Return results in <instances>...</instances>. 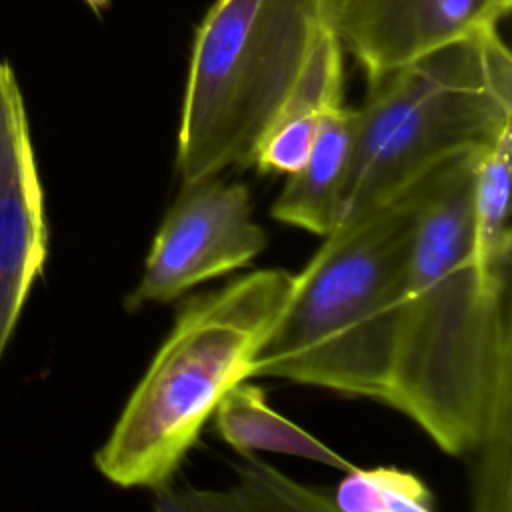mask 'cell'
Instances as JSON below:
<instances>
[{
    "label": "cell",
    "instance_id": "6da1fadb",
    "mask_svg": "<svg viewBox=\"0 0 512 512\" xmlns=\"http://www.w3.org/2000/svg\"><path fill=\"white\" fill-rule=\"evenodd\" d=\"M478 150L438 168L420 210L406 264L388 404L444 452L474 456V506L506 512L510 288L486 290L474 264L470 192Z\"/></svg>",
    "mask_w": 512,
    "mask_h": 512
},
{
    "label": "cell",
    "instance_id": "7a4b0ae2",
    "mask_svg": "<svg viewBox=\"0 0 512 512\" xmlns=\"http://www.w3.org/2000/svg\"><path fill=\"white\" fill-rule=\"evenodd\" d=\"M438 168L322 236L252 376L390 402L410 244Z\"/></svg>",
    "mask_w": 512,
    "mask_h": 512
},
{
    "label": "cell",
    "instance_id": "3957f363",
    "mask_svg": "<svg viewBox=\"0 0 512 512\" xmlns=\"http://www.w3.org/2000/svg\"><path fill=\"white\" fill-rule=\"evenodd\" d=\"M296 274L280 268L236 278L200 294L128 398L96 468L122 488H164L224 394L252 378L260 346L282 314Z\"/></svg>",
    "mask_w": 512,
    "mask_h": 512
},
{
    "label": "cell",
    "instance_id": "277c9868",
    "mask_svg": "<svg viewBox=\"0 0 512 512\" xmlns=\"http://www.w3.org/2000/svg\"><path fill=\"white\" fill-rule=\"evenodd\" d=\"M352 116L338 226L512 126L510 50L496 28L444 44L368 82Z\"/></svg>",
    "mask_w": 512,
    "mask_h": 512
},
{
    "label": "cell",
    "instance_id": "5b68a950",
    "mask_svg": "<svg viewBox=\"0 0 512 512\" xmlns=\"http://www.w3.org/2000/svg\"><path fill=\"white\" fill-rule=\"evenodd\" d=\"M332 28V0H216L208 8L194 34L178 128L182 182L254 164Z\"/></svg>",
    "mask_w": 512,
    "mask_h": 512
},
{
    "label": "cell",
    "instance_id": "8992f818",
    "mask_svg": "<svg viewBox=\"0 0 512 512\" xmlns=\"http://www.w3.org/2000/svg\"><path fill=\"white\" fill-rule=\"evenodd\" d=\"M264 246L266 232L252 220L244 184L218 176L182 182L126 306L170 302L204 280L246 266Z\"/></svg>",
    "mask_w": 512,
    "mask_h": 512
},
{
    "label": "cell",
    "instance_id": "52a82bcc",
    "mask_svg": "<svg viewBox=\"0 0 512 512\" xmlns=\"http://www.w3.org/2000/svg\"><path fill=\"white\" fill-rule=\"evenodd\" d=\"M48 254L44 192L14 68L0 60V360Z\"/></svg>",
    "mask_w": 512,
    "mask_h": 512
},
{
    "label": "cell",
    "instance_id": "ba28073f",
    "mask_svg": "<svg viewBox=\"0 0 512 512\" xmlns=\"http://www.w3.org/2000/svg\"><path fill=\"white\" fill-rule=\"evenodd\" d=\"M512 0H332V26L366 80L480 30L496 28Z\"/></svg>",
    "mask_w": 512,
    "mask_h": 512
},
{
    "label": "cell",
    "instance_id": "9c48e42d",
    "mask_svg": "<svg viewBox=\"0 0 512 512\" xmlns=\"http://www.w3.org/2000/svg\"><path fill=\"white\" fill-rule=\"evenodd\" d=\"M354 142L352 108L334 102L316 132L304 164L288 176L272 204V216L318 236L330 234L340 220V204L350 172Z\"/></svg>",
    "mask_w": 512,
    "mask_h": 512
},
{
    "label": "cell",
    "instance_id": "30bf717a",
    "mask_svg": "<svg viewBox=\"0 0 512 512\" xmlns=\"http://www.w3.org/2000/svg\"><path fill=\"white\" fill-rule=\"evenodd\" d=\"M342 50L334 28L328 30L296 92L282 108L256 152L254 166H258L260 172L290 176L304 164L326 110L342 100Z\"/></svg>",
    "mask_w": 512,
    "mask_h": 512
},
{
    "label": "cell",
    "instance_id": "8fae6325",
    "mask_svg": "<svg viewBox=\"0 0 512 512\" xmlns=\"http://www.w3.org/2000/svg\"><path fill=\"white\" fill-rule=\"evenodd\" d=\"M510 150L512 126H506L476 152L472 170V254L490 292L510 288Z\"/></svg>",
    "mask_w": 512,
    "mask_h": 512
},
{
    "label": "cell",
    "instance_id": "7c38bea8",
    "mask_svg": "<svg viewBox=\"0 0 512 512\" xmlns=\"http://www.w3.org/2000/svg\"><path fill=\"white\" fill-rule=\"evenodd\" d=\"M212 416L220 438L244 456L266 450L308 458L340 470L352 468L348 460L324 442L272 410L264 390L246 380H240L224 394Z\"/></svg>",
    "mask_w": 512,
    "mask_h": 512
},
{
    "label": "cell",
    "instance_id": "4fadbf2b",
    "mask_svg": "<svg viewBox=\"0 0 512 512\" xmlns=\"http://www.w3.org/2000/svg\"><path fill=\"white\" fill-rule=\"evenodd\" d=\"M332 504L344 512H430L434 494L418 476L400 468L352 466L336 486Z\"/></svg>",
    "mask_w": 512,
    "mask_h": 512
},
{
    "label": "cell",
    "instance_id": "5bb4252c",
    "mask_svg": "<svg viewBox=\"0 0 512 512\" xmlns=\"http://www.w3.org/2000/svg\"><path fill=\"white\" fill-rule=\"evenodd\" d=\"M244 480L228 494H204L212 500H220L214 508L226 498L234 502L228 508H296V510H330L334 508L332 500H326L322 492L308 490L298 486L278 474L276 470L254 462L242 470Z\"/></svg>",
    "mask_w": 512,
    "mask_h": 512
},
{
    "label": "cell",
    "instance_id": "9a60e30c",
    "mask_svg": "<svg viewBox=\"0 0 512 512\" xmlns=\"http://www.w3.org/2000/svg\"><path fill=\"white\" fill-rule=\"evenodd\" d=\"M84 2H86L94 12H100V10H104V8L108 6L110 0H84Z\"/></svg>",
    "mask_w": 512,
    "mask_h": 512
}]
</instances>
